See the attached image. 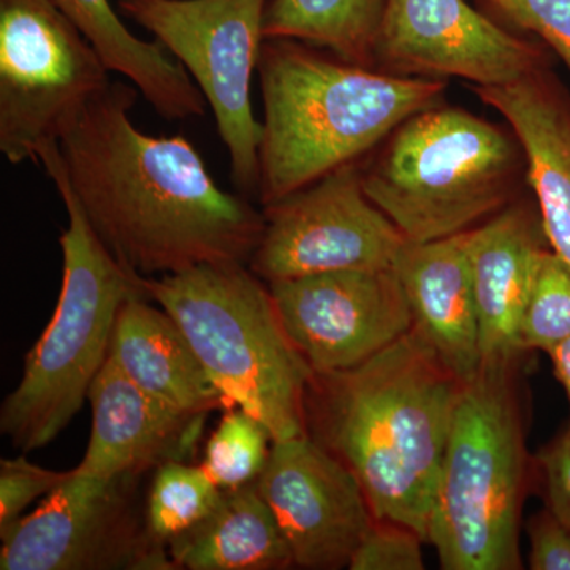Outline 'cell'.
<instances>
[{"label":"cell","instance_id":"ba28073f","mask_svg":"<svg viewBox=\"0 0 570 570\" xmlns=\"http://www.w3.org/2000/svg\"><path fill=\"white\" fill-rule=\"evenodd\" d=\"M110 73L52 0H0V153L39 164L110 88Z\"/></svg>","mask_w":570,"mask_h":570},{"label":"cell","instance_id":"f546056e","mask_svg":"<svg viewBox=\"0 0 570 570\" xmlns=\"http://www.w3.org/2000/svg\"><path fill=\"white\" fill-rule=\"evenodd\" d=\"M547 508L570 528V431L550 442L535 460Z\"/></svg>","mask_w":570,"mask_h":570},{"label":"cell","instance_id":"5b68a950","mask_svg":"<svg viewBox=\"0 0 570 570\" xmlns=\"http://www.w3.org/2000/svg\"><path fill=\"white\" fill-rule=\"evenodd\" d=\"M66 206L61 295L50 324L26 358L20 384L0 407V431L22 452L55 441L80 412L110 354L116 318L145 295L142 277L124 268L92 230L63 171L59 142L40 154ZM146 296V295H145Z\"/></svg>","mask_w":570,"mask_h":570},{"label":"cell","instance_id":"5bb4252c","mask_svg":"<svg viewBox=\"0 0 570 570\" xmlns=\"http://www.w3.org/2000/svg\"><path fill=\"white\" fill-rule=\"evenodd\" d=\"M255 482L303 569L348 568L376 521L354 472L309 436L273 442Z\"/></svg>","mask_w":570,"mask_h":570},{"label":"cell","instance_id":"4316f807","mask_svg":"<svg viewBox=\"0 0 570 570\" xmlns=\"http://www.w3.org/2000/svg\"><path fill=\"white\" fill-rule=\"evenodd\" d=\"M69 471H51L26 456L0 461V535L21 519L24 510L48 497L67 479Z\"/></svg>","mask_w":570,"mask_h":570},{"label":"cell","instance_id":"ac0fdd59","mask_svg":"<svg viewBox=\"0 0 570 570\" xmlns=\"http://www.w3.org/2000/svg\"><path fill=\"white\" fill-rule=\"evenodd\" d=\"M468 238L464 232L436 242H407L393 265L411 306L412 328L461 384L478 376L483 363Z\"/></svg>","mask_w":570,"mask_h":570},{"label":"cell","instance_id":"6da1fadb","mask_svg":"<svg viewBox=\"0 0 570 570\" xmlns=\"http://www.w3.org/2000/svg\"><path fill=\"white\" fill-rule=\"evenodd\" d=\"M138 89L111 82L59 141L63 171L100 242L134 275L249 265L264 212L220 189L183 135L153 137L130 111Z\"/></svg>","mask_w":570,"mask_h":570},{"label":"cell","instance_id":"3957f363","mask_svg":"<svg viewBox=\"0 0 570 570\" xmlns=\"http://www.w3.org/2000/svg\"><path fill=\"white\" fill-rule=\"evenodd\" d=\"M257 73L262 208L360 163L412 115L444 104L448 88L444 80L395 77L292 39H265Z\"/></svg>","mask_w":570,"mask_h":570},{"label":"cell","instance_id":"9c48e42d","mask_svg":"<svg viewBox=\"0 0 570 570\" xmlns=\"http://www.w3.org/2000/svg\"><path fill=\"white\" fill-rule=\"evenodd\" d=\"M269 0H118L124 17L151 32L204 94L230 156L238 194L257 195L262 122L250 85Z\"/></svg>","mask_w":570,"mask_h":570},{"label":"cell","instance_id":"2e32d148","mask_svg":"<svg viewBox=\"0 0 570 570\" xmlns=\"http://www.w3.org/2000/svg\"><path fill=\"white\" fill-rule=\"evenodd\" d=\"M535 198L521 197L469 230L482 362L517 363L520 328L540 255L549 249Z\"/></svg>","mask_w":570,"mask_h":570},{"label":"cell","instance_id":"484cf974","mask_svg":"<svg viewBox=\"0 0 570 570\" xmlns=\"http://www.w3.org/2000/svg\"><path fill=\"white\" fill-rule=\"evenodd\" d=\"M422 535L393 521H374L362 546L355 551L351 570H422Z\"/></svg>","mask_w":570,"mask_h":570},{"label":"cell","instance_id":"d4e9b609","mask_svg":"<svg viewBox=\"0 0 570 570\" xmlns=\"http://www.w3.org/2000/svg\"><path fill=\"white\" fill-rule=\"evenodd\" d=\"M569 337L570 265L549 247L540 255L521 318V347L524 352H549Z\"/></svg>","mask_w":570,"mask_h":570},{"label":"cell","instance_id":"ffe728a7","mask_svg":"<svg viewBox=\"0 0 570 570\" xmlns=\"http://www.w3.org/2000/svg\"><path fill=\"white\" fill-rule=\"evenodd\" d=\"M91 41L108 69L122 75L165 121L204 118L206 100L183 63L160 41L138 39L110 0H52Z\"/></svg>","mask_w":570,"mask_h":570},{"label":"cell","instance_id":"f1b7e54d","mask_svg":"<svg viewBox=\"0 0 570 570\" xmlns=\"http://www.w3.org/2000/svg\"><path fill=\"white\" fill-rule=\"evenodd\" d=\"M532 570H570V528L549 508L532 517L530 527Z\"/></svg>","mask_w":570,"mask_h":570},{"label":"cell","instance_id":"7402d4cb","mask_svg":"<svg viewBox=\"0 0 570 570\" xmlns=\"http://www.w3.org/2000/svg\"><path fill=\"white\" fill-rule=\"evenodd\" d=\"M387 0H269L265 39L305 41L356 66H373Z\"/></svg>","mask_w":570,"mask_h":570},{"label":"cell","instance_id":"83f0119b","mask_svg":"<svg viewBox=\"0 0 570 570\" xmlns=\"http://www.w3.org/2000/svg\"><path fill=\"white\" fill-rule=\"evenodd\" d=\"M505 20L538 37L570 71V0H490Z\"/></svg>","mask_w":570,"mask_h":570},{"label":"cell","instance_id":"44dd1931","mask_svg":"<svg viewBox=\"0 0 570 570\" xmlns=\"http://www.w3.org/2000/svg\"><path fill=\"white\" fill-rule=\"evenodd\" d=\"M168 553L176 568L189 570H283L295 564L255 480L224 490L206 519L168 540Z\"/></svg>","mask_w":570,"mask_h":570},{"label":"cell","instance_id":"7c38bea8","mask_svg":"<svg viewBox=\"0 0 570 570\" xmlns=\"http://www.w3.org/2000/svg\"><path fill=\"white\" fill-rule=\"evenodd\" d=\"M551 61L549 47L520 39L466 0H387L371 69L403 78H461L508 86Z\"/></svg>","mask_w":570,"mask_h":570},{"label":"cell","instance_id":"603a6c76","mask_svg":"<svg viewBox=\"0 0 570 570\" xmlns=\"http://www.w3.org/2000/svg\"><path fill=\"white\" fill-rule=\"evenodd\" d=\"M223 494L204 468L186 461L165 463L157 468L148 494L145 519L149 531L168 542L206 519Z\"/></svg>","mask_w":570,"mask_h":570},{"label":"cell","instance_id":"8992f818","mask_svg":"<svg viewBox=\"0 0 570 570\" xmlns=\"http://www.w3.org/2000/svg\"><path fill=\"white\" fill-rule=\"evenodd\" d=\"M249 265L205 264L142 277V291L170 314L228 407L261 420L273 441L307 436L314 373L285 333L268 284Z\"/></svg>","mask_w":570,"mask_h":570},{"label":"cell","instance_id":"7a4b0ae2","mask_svg":"<svg viewBox=\"0 0 570 570\" xmlns=\"http://www.w3.org/2000/svg\"><path fill=\"white\" fill-rule=\"evenodd\" d=\"M461 389L411 328L360 365L314 373L307 436L354 472L377 520L412 528L426 542Z\"/></svg>","mask_w":570,"mask_h":570},{"label":"cell","instance_id":"cb8c5ba5","mask_svg":"<svg viewBox=\"0 0 570 570\" xmlns=\"http://www.w3.org/2000/svg\"><path fill=\"white\" fill-rule=\"evenodd\" d=\"M269 442L275 441L261 420L243 409H227L206 444L202 468L219 489L246 485L264 471Z\"/></svg>","mask_w":570,"mask_h":570},{"label":"cell","instance_id":"4fadbf2b","mask_svg":"<svg viewBox=\"0 0 570 570\" xmlns=\"http://www.w3.org/2000/svg\"><path fill=\"white\" fill-rule=\"evenodd\" d=\"M268 288L285 333L316 374L360 365L414 325L395 268L321 273Z\"/></svg>","mask_w":570,"mask_h":570},{"label":"cell","instance_id":"4dcf8cb0","mask_svg":"<svg viewBox=\"0 0 570 570\" xmlns=\"http://www.w3.org/2000/svg\"><path fill=\"white\" fill-rule=\"evenodd\" d=\"M547 354L550 355L551 365H553L554 370V376L558 377V381L561 382L562 387L566 390V395H568L570 407V337L569 340L557 344V346L551 347ZM568 431H570V417Z\"/></svg>","mask_w":570,"mask_h":570},{"label":"cell","instance_id":"9a60e30c","mask_svg":"<svg viewBox=\"0 0 570 570\" xmlns=\"http://www.w3.org/2000/svg\"><path fill=\"white\" fill-rule=\"evenodd\" d=\"M91 439L77 471L135 478L153 466L193 459L205 414H189L138 387L108 355L88 395Z\"/></svg>","mask_w":570,"mask_h":570},{"label":"cell","instance_id":"8fae6325","mask_svg":"<svg viewBox=\"0 0 570 570\" xmlns=\"http://www.w3.org/2000/svg\"><path fill=\"white\" fill-rule=\"evenodd\" d=\"M265 227L249 268L265 281L346 269H387L407 239L365 193L360 163L344 165L264 206Z\"/></svg>","mask_w":570,"mask_h":570},{"label":"cell","instance_id":"e0dca14e","mask_svg":"<svg viewBox=\"0 0 570 570\" xmlns=\"http://www.w3.org/2000/svg\"><path fill=\"white\" fill-rule=\"evenodd\" d=\"M520 138L528 183L550 249L570 265V94L551 69L535 67L508 86H469Z\"/></svg>","mask_w":570,"mask_h":570},{"label":"cell","instance_id":"52a82bcc","mask_svg":"<svg viewBox=\"0 0 570 570\" xmlns=\"http://www.w3.org/2000/svg\"><path fill=\"white\" fill-rule=\"evenodd\" d=\"M517 363H482L461 389L428 540L445 570H519L528 479Z\"/></svg>","mask_w":570,"mask_h":570},{"label":"cell","instance_id":"d6986e66","mask_svg":"<svg viewBox=\"0 0 570 570\" xmlns=\"http://www.w3.org/2000/svg\"><path fill=\"white\" fill-rule=\"evenodd\" d=\"M138 387L189 414L230 409L183 330L148 296L127 299L116 318L110 354Z\"/></svg>","mask_w":570,"mask_h":570},{"label":"cell","instance_id":"30bf717a","mask_svg":"<svg viewBox=\"0 0 570 570\" xmlns=\"http://www.w3.org/2000/svg\"><path fill=\"white\" fill-rule=\"evenodd\" d=\"M132 479L94 478L71 469L39 508L0 535V569H178L163 540L135 512Z\"/></svg>","mask_w":570,"mask_h":570},{"label":"cell","instance_id":"277c9868","mask_svg":"<svg viewBox=\"0 0 570 570\" xmlns=\"http://www.w3.org/2000/svg\"><path fill=\"white\" fill-rule=\"evenodd\" d=\"M360 167L367 197L411 243L472 230L530 187L512 127L445 104L401 122Z\"/></svg>","mask_w":570,"mask_h":570}]
</instances>
